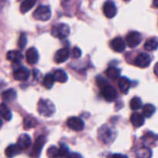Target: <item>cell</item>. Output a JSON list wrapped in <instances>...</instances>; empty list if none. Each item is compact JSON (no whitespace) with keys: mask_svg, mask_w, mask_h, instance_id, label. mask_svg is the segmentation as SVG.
I'll list each match as a JSON object with an SVG mask.
<instances>
[{"mask_svg":"<svg viewBox=\"0 0 158 158\" xmlns=\"http://www.w3.org/2000/svg\"><path fill=\"white\" fill-rule=\"evenodd\" d=\"M68 154H69V149L67 146L61 143L59 148V157H66Z\"/></svg>","mask_w":158,"mask_h":158,"instance_id":"34","label":"cell"},{"mask_svg":"<svg viewBox=\"0 0 158 158\" xmlns=\"http://www.w3.org/2000/svg\"><path fill=\"white\" fill-rule=\"evenodd\" d=\"M5 2H6V0H0V9H2V7L3 6V5H4Z\"/></svg>","mask_w":158,"mask_h":158,"instance_id":"39","label":"cell"},{"mask_svg":"<svg viewBox=\"0 0 158 158\" xmlns=\"http://www.w3.org/2000/svg\"><path fill=\"white\" fill-rule=\"evenodd\" d=\"M158 42L157 38H151L145 43L144 49L148 51H154L157 49Z\"/></svg>","mask_w":158,"mask_h":158,"instance_id":"25","label":"cell"},{"mask_svg":"<svg viewBox=\"0 0 158 158\" xmlns=\"http://www.w3.org/2000/svg\"><path fill=\"white\" fill-rule=\"evenodd\" d=\"M38 112L44 117H50L55 112V106L50 100L42 99L38 103Z\"/></svg>","mask_w":158,"mask_h":158,"instance_id":"1","label":"cell"},{"mask_svg":"<svg viewBox=\"0 0 158 158\" xmlns=\"http://www.w3.org/2000/svg\"><path fill=\"white\" fill-rule=\"evenodd\" d=\"M2 99L6 102H12L16 97V92L13 89H7L2 94Z\"/></svg>","mask_w":158,"mask_h":158,"instance_id":"26","label":"cell"},{"mask_svg":"<svg viewBox=\"0 0 158 158\" xmlns=\"http://www.w3.org/2000/svg\"><path fill=\"white\" fill-rule=\"evenodd\" d=\"M36 0H24L20 5V12L22 13H26L35 6Z\"/></svg>","mask_w":158,"mask_h":158,"instance_id":"23","label":"cell"},{"mask_svg":"<svg viewBox=\"0 0 158 158\" xmlns=\"http://www.w3.org/2000/svg\"><path fill=\"white\" fill-rule=\"evenodd\" d=\"M6 58H7L9 61L12 62L14 63H19L23 59V56L20 51L11 50L7 52Z\"/></svg>","mask_w":158,"mask_h":158,"instance_id":"16","label":"cell"},{"mask_svg":"<svg viewBox=\"0 0 158 158\" xmlns=\"http://www.w3.org/2000/svg\"><path fill=\"white\" fill-rule=\"evenodd\" d=\"M36 125L37 120L34 117H31V116H27V117H26L24 118V120H23V127H24V128L26 130L35 127H36Z\"/></svg>","mask_w":158,"mask_h":158,"instance_id":"24","label":"cell"},{"mask_svg":"<svg viewBox=\"0 0 158 158\" xmlns=\"http://www.w3.org/2000/svg\"><path fill=\"white\" fill-rule=\"evenodd\" d=\"M0 117H2L6 121H9L12 119V112L6 103L0 104Z\"/></svg>","mask_w":158,"mask_h":158,"instance_id":"20","label":"cell"},{"mask_svg":"<svg viewBox=\"0 0 158 158\" xmlns=\"http://www.w3.org/2000/svg\"><path fill=\"white\" fill-rule=\"evenodd\" d=\"M124 1H126V2H128V1H130V0H124Z\"/></svg>","mask_w":158,"mask_h":158,"instance_id":"42","label":"cell"},{"mask_svg":"<svg viewBox=\"0 0 158 158\" xmlns=\"http://www.w3.org/2000/svg\"><path fill=\"white\" fill-rule=\"evenodd\" d=\"M67 158H83L81 157V155L77 153H71V154H68V155L66 156Z\"/></svg>","mask_w":158,"mask_h":158,"instance_id":"36","label":"cell"},{"mask_svg":"<svg viewBox=\"0 0 158 158\" xmlns=\"http://www.w3.org/2000/svg\"><path fill=\"white\" fill-rule=\"evenodd\" d=\"M69 57V50L68 48H63L57 51L55 54V60L57 63L66 62Z\"/></svg>","mask_w":158,"mask_h":158,"instance_id":"14","label":"cell"},{"mask_svg":"<svg viewBox=\"0 0 158 158\" xmlns=\"http://www.w3.org/2000/svg\"><path fill=\"white\" fill-rule=\"evenodd\" d=\"M103 13L108 19H112L117 14V7L113 1H106L103 6Z\"/></svg>","mask_w":158,"mask_h":158,"instance_id":"10","label":"cell"},{"mask_svg":"<svg viewBox=\"0 0 158 158\" xmlns=\"http://www.w3.org/2000/svg\"><path fill=\"white\" fill-rule=\"evenodd\" d=\"M130 106H131V110H139L142 106V101L139 97H134L131 100L130 103Z\"/></svg>","mask_w":158,"mask_h":158,"instance_id":"30","label":"cell"},{"mask_svg":"<svg viewBox=\"0 0 158 158\" xmlns=\"http://www.w3.org/2000/svg\"><path fill=\"white\" fill-rule=\"evenodd\" d=\"M51 33L53 36L56 38L63 40V39L66 38L70 33V28L67 24L65 23H58L52 26Z\"/></svg>","mask_w":158,"mask_h":158,"instance_id":"2","label":"cell"},{"mask_svg":"<svg viewBox=\"0 0 158 158\" xmlns=\"http://www.w3.org/2000/svg\"><path fill=\"white\" fill-rule=\"evenodd\" d=\"M46 143V137L44 136H40L35 140V143L32 147V151H31L30 156L32 158H39L40 157V153H41L42 149Z\"/></svg>","mask_w":158,"mask_h":158,"instance_id":"4","label":"cell"},{"mask_svg":"<svg viewBox=\"0 0 158 158\" xmlns=\"http://www.w3.org/2000/svg\"><path fill=\"white\" fill-rule=\"evenodd\" d=\"M31 144V138L27 134H22L19 136L17 141V146L20 148L21 151L26 150L30 146Z\"/></svg>","mask_w":158,"mask_h":158,"instance_id":"15","label":"cell"},{"mask_svg":"<svg viewBox=\"0 0 158 158\" xmlns=\"http://www.w3.org/2000/svg\"><path fill=\"white\" fill-rule=\"evenodd\" d=\"M2 126V120L0 119V127H1Z\"/></svg>","mask_w":158,"mask_h":158,"instance_id":"41","label":"cell"},{"mask_svg":"<svg viewBox=\"0 0 158 158\" xmlns=\"http://www.w3.org/2000/svg\"><path fill=\"white\" fill-rule=\"evenodd\" d=\"M154 6L155 8L158 7V0H154Z\"/></svg>","mask_w":158,"mask_h":158,"instance_id":"40","label":"cell"},{"mask_svg":"<svg viewBox=\"0 0 158 158\" xmlns=\"http://www.w3.org/2000/svg\"><path fill=\"white\" fill-rule=\"evenodd\" d=\"M131 122L135 127H140L144 124V117L138 113H134L131 115Z\"/></svg>","mask_w":158,"mask_h":158,"instance_id":"17","label":"cell"},{"mask_svg":"<svg viewBox=\"0 0 158 158\" xmlns=\"http://www.w3.org/2000/svg\"><path fill=\"white\" fill-rule=\"evenodd\" d=\"M114 134L110 127L106 126H103L99 130V138L105 143H108L113 140Z\"/></svg>","mask_w":158,"mask_h":158,"instance_id":"9","label":"cell"},{"mask_svg":"<svg viewBox=\"0 0 158 158\" xmlns=\"http://www.w3.org/2000/svg\"><path fill=\"white\" fill-rule=\"evenodd\" d=\"M97 86L100 88V89H102L103 88H104L105 86H108V85H109V83H108L107 80H106V79L100 77V76H98V77H97Z\"/></svg>","mask_w":158,"mask_h":158,"instance_id":"32","label":"cell"},{"mask_svg":"<svg viewBox=\"0 0 158 158\" xmlns=\"http://www.w3.org/2000/svg\"><path fill=\"white\" fill-rule=\"evenodd\" d=\"M143 117H151L154 114L156 111V108L152 104H146L143 107Z\"/></svg>","mask_w":158,"mask_h":158,"instance_id":"27","label":"cell"},{"mask_svg":"<svg viewBox=\"0 0 158 158\" xmlns=\"http://www.w3.org/2000/svg\"><path fill=\"white\" fill-rule=\"evenodd\" d=\"M52 76H53L54 80L56 82H59V83H65V82L67 81V74H66L64 71L62 70V69H56V70L53 73Z\"/></svg>","mask_w":158,"mask_h":158,"instance_id":"22","label":"cell"},{"mask_svg":"<svg viewBox=\"0 0 158 158\" xmlns=\"http://www.w3.org/2000/svg\"><path fill=\"white\" fill-rule=\"evenodd\" d=\"M110 158H128V157H127L126 155H123V154H113Z\"/></svg>","mask_w":158,"mask_h":158,"instance_id":"37","label":"cell"},{"mask_svg":"<svg viewBox=\"0 0 158 158\" xmlns=\"http://www.w3.org/2000/svg\"><path fill=\"white\" fill-rule=\"evenodd\" d=\"M26 61H27V63H29V64H35L39 60V53L37 49L34 47L29 48V49L26 51Z\"/></svg>","mask_w":158,"mask_h":158,"instance_id":"12","label":"cell"},{"mask_svg":"<svg viewBox=\"0 0 158 158\" xmlns=\"http://www.w3.org/2000/svg\"><path fill=\"white\" fill-rule=\"evenodd\" d=\"M151 63V58L149 54L142 53L139 54L137 57H136L135 60H134V64L135 66H138L140 68H146L150 66Z\"/></svg>","mask_w":158,"mask_h":158,"instance_id":"6","label":"cell"},{"mask_svg":"<svg viewBox=\"0 0 158 158\" xmlns=\"http://www.w3.org/2000/svg\"><path fill=\"white\" fill-rule=\"evenodd\" d=\"M82 51L80 48L74 47L72 50V57L73 59H78L81 56Z\"/></svg>","mask_w":158,"mask_h":158,"instance_id":"35","label":"cell"},{"mask_svg":"<svg viewBox=\"0 0 158 158\" xmlns=\"http://www.w3.org/2000/svg\"><path fill=\"white\" fill-rule=\"evenodd\" d=\"M102 91V95H103V98L106 100V101L112 102L117 99V90L114 89L113 86L110 85L105 86L104 88L101 89Z\"/></svg>","mask_w":158,"mask_h":158,"instance_id":"8","label":"cell"},{"mask_svg":"<svg viewBox=\"0 0 158 158\" xmlns=\"http://www.w3.org/2000/svg\"><path fill=\"white\" fill-rule=\"evenodd\" d=\"M136 155L137 158H151L152 152L151 149L147 147H141L136 151Z\"/></svg>","mask_w":158,"mask_h":158,"instance_id":"21","label":"cell"},{"mask_svg":"<svg viewBox=\"0 0 158 158\" xmlns=\"http://www.w3.org/2000/svg\"><path fill=\"white\" fill-rule=\"evenodd\" d=\"M33 17L39 21H47L51 17V10L46 6H39L33 12Z\"/></svg>","mask_w":158,"mask_h":158,"instance_id":"3","label":"cell"},{"mask_svg":"<svg viewBox=\"0 0 158 158\" xmlns=\"http://www.w3.org/2000/svg\"><path fill=\"white\" fill-rule=\"evenodd\" d=\"M106 74L107 76V77H109L110 79H112V80H115L117 79L120 77V69H117V68L114 67V66H111L109 67L106 71Z\"/></svg>","mask_w":158,"mask_h":158,"instance_id":"28","label":"cell"},{"mask_svg":"<svg viewBox=\"0 0 158 158\" xmlns=\"http://www.w3.org/2000/svg\"><path fill=\"white\" fill-rule=\"evenodd\" d=\"M68 127L75 131H80L84 128V123L80 118L77 117H69L66 122Z\"/></svg>","mask_w":158,"mask_h":158,"instance_id":"7","label":"cell"},{"mask_svg":"<svg viewBox=\"0 0 158 158\" xmlns=\"http://www.w3.org/2000/svg\"><path fill=\"white\" fill-rule=\"evenodd\" d=\"M118 86L120 90L123 94H127L130 87H131V82L126 77H120L118 80Z\"/></svg>","mask_w":158,"mask_h":158,"instance_id":"19","label":"cell"},{"mask_svg":"<svg viewBox=\"0 0 158 158\" xmlns=\"http://www.w3.org/2000/svg\"><path fill=\"white\" fill-rule=\"evenodd\" d=\"M21 151H22L17 146V144H11L9 147H7V148L5 151V154L8 158H12L20 154Z\"/></svg>","mask_w":158,"mask_h":158,"instance_id":"18","label":"cell"},{"mask_svg":"<svg viewBox=\"0 0 158 158\" xmlns=\"http://www.w3.org/2000/svg\"><path fill=\"white\" fill-rule=\"evenodd\" d=\"M54 83H55V80H54L52 74L49 73L45 76L43 79V85L46 89H51L53 86Z\"/></svg>","mask_w":158,"mask_h":158,"instance_id":"29","label":"cell"},{"mask_svg":"<svg viewBox=\"0 0 158 158\" xmlns=\"http://www.w3.org/2000/svg\"><path fill=\"white\" fill-rule=\"evenodd\" d=\"M157 68H158V66H157V63H156L155 64V66H154V73H155V75L157 76Z\"/></svg>","mask_w":158,"mask_h":158,"instance_id":"38","label":"cell"},{"mask_svg":"<svg viewBox=\"0 0 158 158\" xmlns=\"http://www.w3.org/2000/svg\"><path fill=\"white\" fill-rule=\"evenodd\" d=\"M48 157L50 158H55L59 157V148L55 146H51L47 151Z\"/></svg>","mask_w":158,"mask_h":158,"instance_id":"31","label":"cell"},{"mask_svg":"<svg viewBox=\"0 0 158 158\" xmlns=\"http://www.w3.org/2000/svg\"><path fill=\"white\" fill-rule=\"evenodd\" d=\"M30 72L26 67H21L14 71L13 77L19 81H25L29 78Z\"/></svg>","mask_w":158,"mask_h":158,"instance_id":"11","label":"cell"},{"mask_svg":"<svg viewBox=\"0 0 158 158\" xmlns=\"http://www.w3.org/2000/svg\"><path fill=\"white\" fill-rule=\"evenodd\" d=\"M26 44H27V37H26V34L23 33L21 34L19 37V47L21 49H23L25 47H26Z\"/></svg>","mask_w":158,"mask_h":158,"instance_id":"33","label":"cell"},{"mask_svg":"<svg viewBox=\"0 0 158 158\" xmlns=\"http://www.w3.org/2000/svg\"><path fill=\"white\" fill-rule=\"evenodd\" d=\"M110 47L115 52H122L125 49L126 43L123 41V39H121L120 37H117L111 41Z\"/></svg>","mask_w":158,"mask_h":158,"instance_id":"13","label":"cell"},{"mask_svg":"<svg viewBox=\"0 0 158 158\" xmlns=\"http://www.w3.org/2000/svg\"><path fill=\"white\" fill-rule=\"evenodd\" d=\"M142 41V36L140 32L133 31L129 32L126 37V43L130 48H134L138 46Z\"/></svg>","mask_w":158,"mask_h":158,"instance_id":"5","label":"cell"}]
</instances>
